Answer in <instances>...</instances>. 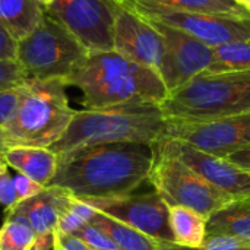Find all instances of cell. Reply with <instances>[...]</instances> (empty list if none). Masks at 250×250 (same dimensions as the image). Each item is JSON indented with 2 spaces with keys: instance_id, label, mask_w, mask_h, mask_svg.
Instances as JSON below:
<instances>
[{
  "instance_id": "cell-1",
  "label": "cell",
  "mask_w": 250,
  "mask_h": 250,
  "mask_svg": "<svg viewBox=\"0 0 250 250\" xmlns=\"http://www.w3.org/2000/svg\"><path fill=\"white\" fill-rule=\"evenodd\" d=\"M155 160L154 144H101L59 155L57 186L78 199H105L133 193L148 180Z\"/></svg>"
},
{
  "instance_id": "cell-2",
  "label": "cell",
  "mask_w": 250,
  "mask_h": 250,
  "mask_svg": "<svg viewBox=\"0 0 250 250\" xmlns=\"http://www.w3.org/2000/svg\"><path fill=\"white\" fill-rule=\"evenodd\" d=\"M82 92L83 108H105L132 103L161 104L168 91L160 73L114 50L89 53L66 81Z\"/></svg>"
},
{
  "instance_id": "cell-3",
  "label": "cell",
  "mask_w": 250,
  "mask_h": 250,
  "mask_svg": "<svg viewBox=\"0 0 250 250\" xmlns=\"http://www.w3.org/2000/svg\"><path fill=\"white\" fill-rule=\"evenodd\" d=\"M167 120L154 103L76 110L63 136L50 148L57 155L101 144H155L164 138Z\"/></svg>"
},
{
  "instance_id": "cell-4",
  "label": "cell",
  "mask_w": 250,
  "mask_h": 250,
  "mask_svg": "<svg viewBox=\"0 0 250 250\" xmlns=\"http://www.w3.org/2000/svg\"><path fill=\"white\" fill-rule=\"evenodd\" d=\"M166 120L199 122L250 113V70L204 72L160 104Z\"/></svg>"
},
{
  "instance_id": "cell-5",
  "label": "cell",
  "mask_w": 250,
  "mask_h": 250,
  "mask_svg": "<svg viewBox=\"0 0 250 250\" xmlns=\"http://www.w3.org/2000/svg\"><path fill=\"white\" fill-rule=\"evenodd\" d=\"M62 79H28L13 119L4 132L10 146L51 148L69 127L76 110L69 105Z\"/></svg>"
},
{
  "instance_id": "cell-6",
  "label": "cell",
  "mask_w": 250,
  "mask_h": 250,
  "mask_svg": "<svg viewBox=\"0 0 250 250\" xmlns=\"http://www.w3.org/2000/svg\"><path fill=\"white\" fill-rule=\"evenodd\" d=\"M88 54V48L66 26L44 13L37 28L18 40L15 60L28 79L66 82Z\"/></svg>"
},
{
  "instance_id": "cell-7",
  "label": "cell",
  "mask_w": 250,
  "mask_h": 250,
  "mask_svg": "<svg viewBox=\"0 0 250 250\" xmlns=\"http://www.w3.org/2000/svg\"><path fill=\"white\" fill-rule=\"evenodd\" d=\"M154 146L155 160L148 180L167 205L186 207L209 218L214 212L236 201L212 188L177 157L157 144Z\"/></svg>"
},
{
  "instance_id": "cell-8",
  "label": "cell",
  "mask_w": 250,
  "mask_h": 250,
  "mask_svg": "<svg viewBox=\"0 0 250 250\" xmlns=\"http://www.w3.org/2000/svg\"><path fill=\"white\" fill-rule=\"evenodd\" d=\"M117 9L114 0H54L44 12L94 53L114 50Z\"/></svg>"
},
{
  "instance_id": "cell-9",
  "label": "cell",
  "mask_w": 250,
  "mask_h": 250,
  "mask_svg": "<svg viewBox=\"0 0 250 250\" xmlns=\"http://www.w3.org/2000/svg\"><path fill=\"white\" fill-rule=\"evenodd\" d=\"M164 138L182 141L207 154L227 158L250 145V113L199 120H167Z\"/></svg>"
},
{
  "instance_id": "cell-10",
  "label": "cell",
  "mask_w": 250,
  "mask_h": 250,
  "mask_svg": "<svg viewBox=\"0 0 250 250\" xmlns=\"http://www.w3.org/2000/svg\"><path fill=\"white\" fill-rule=\"evenodd\" d=\"M149 22L160 31L164 40V56L158 73L168 94L182 88L193 78L209 69L212 47L161 22Z\"/></svg>"
},
{
  "instance_id": "cell-11",
  "label": "cell",
  "mask_w": 250,
  "mask_h": 250,
  "mask_svg": "<svg viewBox=\"0 0 250 250\" xmlns=\"http://www.w3.org/2000/svg\"><path fill=\"white\" fill-rule=\"evenodd\" d=\"M82 201L88 202L98 212L125 223L160 243L174 245V237L168 223V205L157 192Z\"/></svg>"
},
{
  "instance_id": "cell-12",
  "label": "cell",
  "mask_w": 250,
  "mask_h": 250,
  "mask_svg": "<svg viewBox=\"0 0 250 250\" xmlns=\"http://www.w3.org/2000/svg\"><path fill=\"white\" fill-rule=\"evenodd\" d=\"M130 10V9H129ZM133 12V10H132ZM189 34L209 47L250 40V16L199 12H135Z\"/></svg>"
},
{
  "instance_id": "cell-13",
  "label": "cell",
  "mask_w": 250,
  "mask_h": 250,
  "mask_svg": "<svg viewBox=\"0 0 250 250\" xmlns=\"http://www.w3.org/2000/svg\"><path fill=\"white\" fill-rule=\"evenodd\" d=\"M155 144L183 161L221 193L236 201L250 198V171L231 164L227 158L207 154L171 138H163Z\"/></svg>"
},
{
  "instance_id": "cell-14",
  "label": "cell",
  "mask_w": 250,
  "mask_h": 250,
  "mask_svg": "<svg viewBox=\"0 0 250 250\" xmlns=\"http://www.w3.org/2000/svg\"><path fill=\"white\" fill-rule=\"evenodd\" d=\"M114 51L158 72L164 56V40L149 21L119 4L114 22Z\"/></svg>"
},
{
  "instance_id": "cell-15",
  "label": "cell",
  "mask_w": 250,
  "mask_h": 250,
  "mask_svg": "<svg viewBox=\"0 0 250 250\" xmlns=\"http://www.w3.org/2000/svg\"><path fill=\"white\" fill-rule=\"evenodd\" d=\"M72 195L62 188L47 186L38 195L13 205L6 212H13L26 218L37 234L34 250H50L54 245V233L59 220L69 209Z\"/></svg>"
},
{
  "instance_id": "cell-16",
  "label": "cell",
  "mask_w": 250,
  "mask_h": 250,
  "mask_svg": "<svg viewBox=\"0 0 250 250\" xmlns=\"http://www.w3.org/2000/svg\"><path fill=\"white\" fill-rule=\"evenodd\" d=\"M4 163L42 186H50L59 166V155L50 148L10 146L3 152Z\"/></svg>"
},
{
  "instance_id": "cell-17",
  "label": "cell",
  "mask_w": 250,
  "mask_h": 250,
  "mask_svg": "<svg viewBox=\"0 0 250 250\" xmlns=\"http://www.w3.org/2000/svg\"><path fill=\"white\" fill-rule=\"evenodd\" d=\"M133 12H199L250 16L234 0H114Z\"/></svg>"
},
{
  "instance_id": "cell-18",
  "label": "cell",
  "mask_w": 250,
  "mask_h": 250,
  "mask_svg": "<svg viewBox=\"0 0 250 250\" xmlns=\"http://www.w3.org/2000/svg\"><path fill=\"white\" fill-rule=\"evenodd\" d=\"M168 223L176 246L186 249H202L208 236L207 217L186 207L168 205Z\"/></svg>"
},
{
  "instance_id": "cell-19",
  "label": "cell",
  "mask_w": 250,
  "mask_h": 250,
  "mask_svg": "<svg viewBox=\"0 0 250 250\" xmlns=\"http://www.w3.org/2000/svg\"><path fill=\"white\" fill-rule=\"evenodd\" d=\"M44 13L34 0H0V25L16 41L32 32Z\"/></svg>"
},
{
  "instance_id": "cell-20",
  "label": "cell",
  "mask_w": 250,
  "mask_h": 250,
  "mask_svg": "<svg viewBox=\"0 0 250 250\" xmlns=\"http://www.w3.org/2000/svg\"><path fill=\"white\" fill-rule=\"evenodd\" d=\"M208 236L223 234L250 240V198L233 201L208 218Z\"/></svg>"
},
{
  "instance_id": "cell-21",
  "label": "cell",
  "mask_w": 250,
  "mask_h": 250,
  "mask_svg": "<svg viewBox=\"0 0 250 250\" xmlns=\"http://www.w3.org/2000/svg\"><path fill=\"white\" fill-rule=\"evenodd\" d=\"M89 224L104 231L119 250H161L163 243L103 212H98Z\"/></svg>"
},
{
  "instance_id": "cell-22",
  "label": "cell",
  "mask_w": 250,
  "mask_h": 250,
  "mask_svg": "<svg viewBox=\"0 0 250 250\" xmlns=\"http://www.w3.org/2000/svg\"><path fill=\"white\" fill-rule=\"evenodd\" d=\"M37 234L22 215L6 212L0 227V250H34Z\"/></svg>"
},
{
  "instance_id": "cell-23",
  "label": "cell",
  "mask_w": 250,
  "mask_h": 250,
  "mask_svg": "<svg viewBox=\"0 0 250 250\" xmlns=\"http://www.w3.org/2000/svg\"><path fill=\"white\" fill-rule=\"evenodd\" d=\"M250 70V40L212 47V60L207 72Z\"/></svg>"
},
{
  "instance_id": "cell-24",
  "label": "cell",
  "mask_w": 250,
  "mask_h": 250,
  "mask_svg": "<svg viewBox=\"0 0 250 250\" xmlns=\"http://www.w3.org/2000/svg\"><path fill=\"white\" fill-rule=\"evenodd\" d=\"M26 81L28 76L15 59L0 60V91L21 86Z\"/></svg>"
},
{
  "instance_id": "cell-25",
  "label": "cell",
  "mask_w": 250,
  "mask_h": 250,
  "mask_svg": "<svg viewBox=\"0 0 250 250\" xmlns=\"http://www.w3.org/2000/svg\"><path fill=\"white\" fill-rule=\"evenodd\" d=\"M22 89L23 85L0 91V129H4L13 119L22 97Z\"/></svg>"
},
{
  "instance_id": "cell-26",
  "label": "cell",
  "mask_w": 250,
  "mask_h": 250,
  "mask_svg": "<svg viewBox=\"0 0 250 250\" xmlns=\"http://www.w3.org/2000/svg\"><path fill=\"white\" fill-rule=\"evenodd\" d=\"M75 236L82 239L92 250H119L104 231L94 227L92 224H86L78 233H75Z\"/></svg>"
},
{
  "instance_id": "cell-27",
  "label": "cell",
  "mask_w": 250,
  "mask_h": 250,
  "mask_svg": "<svg viewBox=\"0 0 250 250\" xmlns=\"http://www.w3.org/2000/svg\"><path fill=\"white\" fill-rule=\"evenodd\" d=\"M201 250H250V240L223 234L207 236Z\"/></svg>"
},
{
  "instance_id": "cell-28",
  "label": "cell",
  "mask_w": 250,
  "mask_h": 250,
  "mask_svg": "<svg viewBox=\"0 0 250 250\" xmlns=\"http://www.w3.org/2000/svg\"><path fill=\"white\" fill-rule=\"evenodd\" d=\"M0 204L9 209L16 205V190L13 177L9 173V166L4 163L0 167Z\"/></svg>"
},
{
  "instance_id": "cell-29",
  "label": "cell",
  "mask_w": 250,
  "mask_h": 250,
  "mask_svg": "<svg viewBox=\"0 0 250 250\" xmlns=\"http://www.w3.org/2000/svg\"><path fill=\"white\" fill-rule=\"evenodd\" d=\"M13 183H15V190H16V204L23 202L35 195H38L40 192H42L45 189V186L37 183L35 180L18 173L13 177Z\"/></svg>"
},
{
  "instance_id": "cell-30",
  "label": "cell",
  "mask_w": 250,
  "mask_h": 250,
  "mask_svg": "<svg viewBox=\"0 0 250 250\" xmlns=\"http://www.w3.org/2000/svg\"><path fill=\"white\" fill-rule=\"evenodd\" d=\"M85 226H86L85 221H82L79 217H76L73 212H70L67 209L62 215V218L59 220V224H57V230L56 231L63 233V234H75V233H78Z\"/></svg>"
},
{
  "instance_id": "cell-31",
  "label": "cell",
  "mask_w": 250,
  "mask_h": 250,
  "mask_svg": "<svg viewBox=\"0 0 250 250\" xmlns=\"http://www.w3.org/2000/svg\"><path fill=\"white\" fill-rule=\"evenodd\" d=\"M54 243H57L64 250H92L78 236H75V234H63V233H59V231L54 233Z\"/></svg>"
},
{
  "instance_id": "cell-32",
  "label": "cell",
  "mask_w": 250,
  "mask_h": 250,
  "mask_svg": "<svg viewBox=\"0 0 250 250\" xmlns=\"http://www.w3.org/2000/svg\"><path fill=\"white\" fill-rule=\"evenodd\" d=\"M18 41L0 25V60L15 59Z\"/></svg>"
},
{
  "instance_id": "cell-33",
  "label": "cell",
  "mask_w": 250,
  "mask_h": 250,
  "mask_svg": "<svg viewBox=\"0 0 250 250\" xmlns=\"http://www.w3.org/2000/svg\"><path fill=\"white\" fill-rule=\"evenodd\" d=\"M227 160L231 164H234V166H237V167H240V168H243L246 171H250V145L233 152L231 155L227 157Z\"/></svg>"
},
{
  "instance_id": "cell-34",
  "label": "cell",
  "mask_w": 250,
  "mask_h": 250,
  "mask_svg": "<svg viewBox=\"0 0 250 250\" xmlns=\"http://www.w3.org/2000/svg\"><path fill=\"white\" fill-rule=\"evenodd\" d=\"M7 148H10L9 138L4 132V129H0V154H3Z\"/></svg>"
},
{
  "instance_id": "cell-35",
  "label": "cell",
  "mask_w": 250,
  "mask_h": 250,
  "mask_svg": "<svg viewBox=\"0 0 250 250\" xmlns=\"http://www.w3.org/2000/svg\"><path fill=\"white\" fill-rule=\"evenodd\" d=\"M34 1H37V3H38L41 7H42V9H47V7H48V6H50V4H51L54 0H34Z\"/></svg>"
},
{
  "instance_id": "cell-36",
  "label": "cell",
  "mask_w": 250,
  "mask_h": 250,
  "mask_svg": "<svg viewBox=\"0 0 250 250\" xmlns=\"http://www.w3.org/2000/svg\"><path fill=\"white\" fill-rule=\"evenodd\" d=\"M234 1H237L240 6H243L245 9L250 10V0H234Z\"/></svg>"
},
{
  "instance_id": "cell-37",
  "label": "cell",
  "mask_w": 250,
  "mask_h": 250,
  "mask_svg": "<svg viewBox=\"0 0 250 250\" xmlns=\"http://www.w3.org/2000/svg\"><path fill=\"white\" fill-rule=\"evenodd\" d=\"M53 250H64V249H63L62 246H59L57 243H54V245H53Z\"/></svg>"
},
{
  "instance_id": "cell-38",
  "label": "cell",
  "mask_w": 250,
  "mask_h": 250,
  "mask_svg": "<svg viewBox=\"0 0 250 250\" xmlns=\"http://www.w3.org/2000/svg\"><path fill=\"white\" fill-rule=\"evenodd\" d=\"M1 164H4V160H3V154H0V167H1Z\"/></svg>"
},
{
  "instance_id": "cell-39",
  "label": "cell",
  "mask_w": 250,
  "mask_h": 250,
  "mask_svg": "<svg viewBox=\"0 0 250 250\" xmlns=\"http://www.w3.org/2000/svg\"><path fill=\"white\" fill-rule=\"evenodd\" d=\"M170 249H171V250L176 249V245H170Z\"/></svg>"
}]
</instances>
